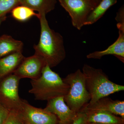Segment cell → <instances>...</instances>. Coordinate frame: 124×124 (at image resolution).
<instances>
[{
	"mask_svg": "<svg viewBox=\"0 0 124 124\" xmlns=\"http://www.w3.org/2000/svg\"><path fill=\"white\" fill-rule=\"evenodd\" d=\"M41 26L40 40L34 45L35 54L44 60L50 68L56 66L66 58L63 39L60 33L49 26L46 15H39Z\"/></svg>",
	"mask_w": 124,
	"mask_h": 124,
	"instance_id": "cell-1",
	"label": "cell"
},
{
	"mask_svg": "<svg viewBox=\"0 0 124 124\" xmlns=\"http://www.w3.org/2000/svg\"><path fill=\"white\" fill-rule=\"evenodd\" d=\"M31 82L32 88L28 92L34 95L36 100L48 101L64 97L69 89V85L47 64L43 68L40 76L31 80Z\"/></svg>",
	"mask_w": 124,
	"mask_h": 124,
	"instance_id": "cell-2",
	"label": "cell"
},
{
	"mask_svg": "<svg viewBox=\"0 0 124 124\" xmlns=\"http://www.w3.org/2000/svg\"><path fill=\"white\" fill-rule=\"evenodd\" d=\"M82 72L85 78L86 88L91 97L89 104L93 103L101 98L113 93L124 91V85L111 81L102 69L85 64Z\"/></svg>",
	"mask_w": 124,
	"mask_h": 124,
	"instance_id": "cell-3",
	"label": "cell"
},
{
	"mask_svg": "<svg viewBox=\"0 0 124 124\" xmlns=\"http://www.w3.org/2000/svg\"><path fill=\"white\" fill-rule=\"evenodd\" d=\"M63 80L69 86V91L64 97V102L75 113L80 112L91 99L86 88L84 75L78 69L68 75Z\"/></svg>",
	"mask_w": 124,
	"mask_h": 124,
	"instance_id": "cell-4",
	"label": "cell"
},
{
	"mask_svg": "<svg viewBox=\"0 0 124 124\" xmlns=\"http://www.w3.org/2000/svg\"><path fill=\"white\" fill-rule=\"evenodd\" d=\"M20 80L13 73L0 78V102L9 111L20 112L23 108L24 100L19 95Z\"/></svg>",
	"mask_w": 124,
	"mask_h": 124,
	"instance_id": "cell-5",
	"label": "cell"
},
{
	"mask_svg": "<svg viewBox=\"0 0 124 124\" xmlns=\"http://www.w3.org/2000/svg\"><path fill=\"white\" fill-rule=\"evenodd\" d=\"M69 13L74 27L80 30L89 14L100 1L96 0H59Z\"/></svg>",
	"mask_w": 124,
	"mask_h": 124,
	"instance_id": "cell-6",
	"label": "cell"
},
{
	"mask_svg": "<svg viewBox=\"0 0 124 124\" xmlns=\"http://www.w3.org/2000/svg\"><path fill=\"white\" fill-rule=\"evenodd\" d=\"M20 112L24 124H59L58 119L54 114L44 108L33 107L25 100Z\"/></svg>",
	"mask_w": 124,
	"mask_h": 124,
	"instance_id": "cell-7",
	"label": "cell"
},
{
	"mask_svg": "<svg viewBox=\"0 0 124 124\" xmlns=\"http://www.w3.org/2000/svg\"><path fill=\"white\" fill-rule=\"evenodd\" d=\"M46 65L42 58L35 54L31 57L24 58L13 73L20 79L24 78L35 79L40 76Z\"/></svg>",
	"mask_w": 124,
	"mask_h": 124,
	"instance_id": "cell-8",
	"label": "cell"
},
{
	"mask_svg": "<svg viewBox=\"0 0 124 124\" xmlns=\"http://www.w3.org/2000/svg\"><path fill=\"white\" fill-rule=\"evenodd\" d=\"M45 110L57 116L59 124H72L77 117L75 113L69 108L64 100V97L54 98L48 100Z\"/></svg>",
	"mask_w": 124,
	"mask_h": 124,
	"instance_id": "cell-9",
	"label": "cell"
},
{
	"mask_svg": "<svg viewBox=\"0 0 124 124\" xmlns=\"http://www.w3.org/2000/svg\"><path fill=\"white\" fill-rule=\"evenodd\" d=\"M119 36L117 40L107 48L101 51H96L86 55L88 59H100L106 55H113L122 62L124 60V24L117 23Z\"/></svg>",
	"mask_w": 124,
	"mask_h": 124,
	"instance_id": "cell-10",
	"label": "cell"
},
{
	"mask_svg": "<svg viewBox=\"0 0 124 124\" xmlns=\"http://www.w3.org/2000/svg\"><path fill=\"white\" fill-rule=\"evenodd\" d=\"M83 109L108 112L124 119V101L114 100L107 97L101 98L92 104L88 103Z\"/></svg>",
	"mask_w": 124,
	"mask_h": 124,
	"instance_id": "cell-11",
	"label": "cell"
},
{
	"mask_svg": "<svg viewBox=\"0 0 124 124\" xmlns=\"http://www.w3.org/2000/svg\"><path fill=\"white\" fill-rule=\"evenodd\" d=\"M87 122L104 124H124V119L105 111L82 109Z\"/></svg>",
	"mask_w": 124,
	"mask_h": 124,
	"instance_id": "cell-12",
	"label": "cell"
},
{
	"mask_svg": "<svg viewBox=\"0 0 124 124\" xmlns=\"http://www.w3.org/2000/svg\"><path fill=\"white\" fill-rule=\"evenodd\" d=\"M25 58L22 52L8 54L0 58V78L13 74Z\"/></svg>",
	"mask_w": 124,
	"mask_h": 124,
	"instance_id": "cell-13",
	"label": "cell"
},
{
	"mask_svg": "<svg viewBox=\"0 0 124 124\" xmlns=\"http://www.w3.org/2000/svg\"><path fill=\"white\" fill-rule=\"evenodd\" d=\"M23 43L15 39L11 36L3 35L0 37V58L16 52H22Z\"/></svg>",
	"mask_w": 124,
	"mask_h": 124,
	"instance_id": "cell-14",
	"label": "cell"
},
{
	"mask_svg": "<svg viewBox=\"0 0 124 124\" xmlns=\"http://www.w3.org/2000/svg\"><path fill=\"white\" fill-rule=\"evenodd\" d=\"M56 3V0H21L20 5L38 11L39 15H46L54 9Z\"/></svg>",
	"mask_w": 124,
	"mask_h": 124,
	"instance_id": "cell-15",
	"label": "cell"
},
{
	"mask_svg": "<svg viewBox=\"0 0 124 124\" xmlns=\"http://www.w3.org/2000/svg\"><path fill=\"white\" fill-rule=\"evenodd\" d=\"M117 0H101L87 17L85 25H91L100 19L107 10L116 4Z\"/></svg>",
	"mask_w": 124,
	"mask_h": 124,
	"instance_id": "cell-16",
	"label": "cell"
},
{
	"mask_svg": "<svg viewBox=\"0 0 124 124\" xmlns=\"http://www.w3.org/2000/svg\"><path fill=\"white\" fill-rule=\"evenodd\" d=\"M11 12L14 18L21 22H25L34 16L38 18L39 16L38 14L36 13L32 9L21 5L15 7Z\"/></svg>",
	"mask_w": 124,
	"mask_h": 124,
	"instance_id": "cell-17",
	"label": "cell"
},
{
	"mask_svg": "<svg viewBox=\"0 0 124 124\" xmlns=\"http://www.w3.org/2000/svg\"><path fill=\"white\" fill-rule=\"evenodd\" d=\"M21 0H0V17L6 15L15 7L20 5Z\"/></svg>",
	"mask_w": 124,
	"mask_h": 124,
	"instance_id": "cell-18",
	"label": "cell"
},
{
	"mask_svg": "<svg viewBox=\"0 0 124 124\" xmlns=\"http://www.w3.org/2000/svg\"><path fill=\"white\" fill-rule=\"evenodd\" d=\"M5 124H24L20 112L10 111Z\"/></svg>",
	"mask_w": 124,
	"mask_h": 124,
	"instance_id": "cell-19",
	"label": "cell"
},
{
	"mask_svg": "<svg viewBox=\"0 0 124 124\" xmlns=\"http://www.w3.org/2000/svg\"><path fill=\"white\" fill-rule=\"evenodd\" d=\"M10 111L0 102V124H5Z\"/></svg>",
	"mask_w": 124,
	"mask_h": 124,
	"instance_id": "cell-20",
	"label": "cell"
},
{
	"mask_svg": "<svg viewBox=\"0 0 124 124\" xmlns=\"http://www.w3.org/2000/svg\"><path fill=\"white\" fill-rule=\"evenodd\" d=\"M86 116L84 112L81 111L77 114V117L72 124H86Z\"/></svg>",
	"mask_w": 124,
	"mask_h": 124,
	"instance_id": "cell-21",
	"label": "cell"
},
{
	"mask_svg": "<svg viewBox=\"0 0 124 124\" xmlns=\"http://www.w3.org/2000/svg\"><path fill=\"white\" fill-rule=\"evenodd\" d=\"M116 20L117 23L124 24V5L119 9L116 17Z\"/></svg>",
	"mask_w": 124,
	"mask_h": 124,
	"instance_id": "cell-22",
	"label": "cell"
},
{
	"mask_svg": "<svg viewBox=\"0 0 124 124\" xmlns=\"http://www.w3.org/2000/svg\"><path fill=\"white\" fill-rule=\"evenodd\" d=\"M6 18H7V17H6V15L0 17V26L1 23L6 20Z\"/></svg>",
	"mask_w": 124,
	"mask_h": 124,
	"instance_id": "cell-23",
	"label": "cell"
},
{
	"mask_svg": "<svg viewBox=\"0 0 124 124\" xmlns=\"http://www.w3.org/2000/svg\"><path fill=\"white\" fill-rule=\"evenodd\" d=\"M86 124H100V123H93V122H87Z\"/></svg>",
	"mask_w": 124,
	"mask_h": 124,
	"instance_id": "cell-24",
	"label": "cell"
},
{
	"mask_svg": "<svg viewBox=\"0 0 124 124\" xmlns=\"http://www.w3.org/2000/svg\"><path fill=\"white\" fill-rule=\"evenodd\" d=\"M96 0L98 1H100L101 0Z\"/></svg>",
	"mask_w": 124,
	"mask_h": 124,
	"instance_id": "cell-25",
	"label": "cell"
}]
</instances>
